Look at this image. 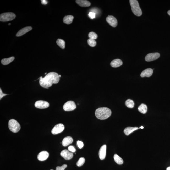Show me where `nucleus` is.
I'll list each match as a JSON object with an SVG mask.
<instances>
[{
    "mask_svg": "<svg viewBox=\"0 0 170 170\" xmlns=\"http://www.w3.org/2000/svg\"><path fill=\"white\" fill-rule=\"evenodd\" d=\"M39 83L43 88L48 89L52 86V84L58 83L60 81V77L57 73L51 72L46 75L44 78L40 77Z\"/></svg>",
    "mask_w": 170,
    "mask_h": 170,
    "instance_id": "f257e3e1",
    "label": "nucleus"
},
{
    "mask_svg": "<svg viewBox=\"0 0 170 170\" xmlns=\"http://www.w3.org/2000/svg\"><path fill=\"white\" fill-rule=\"evenodd\" d=\"M111 111L107 107H101L96 110L95 114L96 118L100 120H105L111 116Z\"/></svg>",
    "mask_w": 170,
    "mask_h": 170,
    "instance_id": "f03ea898",
    "label": "nucleus"
},
{
    "mask_svg": "<svg viewBox=\"0 0 170 170\" xmlns=\"http://www.w3.org/2000/svg\"><path fill=\"white\" fill-rule=\"evenodd\" d=\"M132 12L135 15L140 17L142 14V12L140 8L138 1L137 0L129 1Z\"/></svg>",
    "mask_w": 170,
    "mask_h": 170,
    "instance_id": "7ed1b4c3",
    "label": "nucleus"
},
{
    "mask_svg": "<svg viewBox=\"0 0 170 170\" xmlns=\"http://www.w3.org/2000/svg\"><path fill=\"white\" fill-rule=\"evenodd\" d=\"M8 126L10 130L15 133L19 131L21 129V126L19 123L14 119H11L9 121Z\"/></svg>",
    "mask_w": 170,
    "mask_h": 170,
    "instance_id": "20e7f679",
    "label": "nucleus"
},
{
    "mask_svg": "<svg viewBox=\"0 0 170 170\" xmlns=\"http://www.w3.org/2000/svg\"><path fill=\"white\" fill-rule=\"evenodd\" d=\"M15 15L12 12H7L1 14L0 15V21L6 22L12 21L15 18Z\"/></svg>",
    "mask_w": 170,
    "mask_h": 170,
    "instance_id": "39448f33",
    "label": "nucleus"
},
{
    "mask_svg": "<svg viewBox=\"0 0 170 170\" xmlns=\"http://www.w3.org/2000/svg\"><path fill=\"white\" fill-rule=\"evenodd\" d=\"M76 105L74 101H67L64 104L63 106L64 110L66 111L74 110L76 108Z\"/></svg>",
    "mask_w": 170,
    "mask_h": 170,
    "instance_id": "423d86ee",
    "label": "nucleus"
},
{
    "mask_svg": "<svg viewBox=\"0 0 170 170\" xmlns=\"http://www.w3.org/2000/svg\"><path fill=\"white\" fill-rule=\"evenodd\" d=\"M49 106L50 104L49 103L44 101H37L35 103V107L37 108L40 109L47 108Z\"/></svg>",
    "mask_w": 170,
    "mask_h": 170,
    "instance_id": "0eeeda50",
    "label": "nucleus"
},
{
    "mask_svg": "<svg viewBox=\"0 0 170 170\" xmlns=\"http://www.w3.org/2000/svg\"><path fill=\"white\" fill-rule=\"evenodd\" d=\"M65 129L64 126L63 124H59L56 125L53 128L51 133L53 135H57V134L61 133Z\"/></svg>",
    "mask_w": 170,
    "mask_h": 170,
    "instance_id": "6e6552de",
    "label": "nucleus"
},
{
    "mask_svg": "<svg viewBox=\"0 0 170 170\" xmlns=\"http://www.w3.org/2000/svg\"><path fill=\"white\" fill-rule=\"evenodd\" d=\"M160 56V54L158 53H151L146 56L145 60L147 62L152 61L158 59Z\"/></svg>",
    "mask_w": 170,
    "mask_h": 170,
    "instance_id": "1a4fd4ad",
    "label": "nucleus"
},
{
    "mask_svg": "<svg viewBox=\"0 0 170 170\" xmlns=\"http://www.w3.org/2000/svg\"><path fill=\"white\" fill-rule=\"evenodd\" d=\"M106 21L112 27H116L117 25V20L114 17L108 15L106 18Z\"/></svg>",
    "mask_w": 170,
    "mask_h": 170,
    "instance_id": "9d476101",
    "label": "nucleus"
},
{
    "mask_svg": "<svg viewBox=\"0 0 170 170\" xmlns=\"http://www.w3.org/2000/svg\"><path fill=\"white\" fill-rule=\"evenodd\" d=\"M60 155L65 160H71L74 156L72 153L70 152L69 151L66 149L62 151L61 152Z\"/></svg>",
    "mask_w": 170,
    "mask_h": 170,
    "instance_id": "9b49d317",
    "label": "nucleus"
},
{
    "mask_svg": "<svg viewBox=\"0 0 170 170\" xmlns=\"http://www.w3.org/2000/svg\"><path fill=\"white\" fill-rule=\"evenodd\" d=\"M107 146L106 145L102 146L100 149L99 151V158L101 160H103L105 158L106 155V152Z\"/></svg>",
    "mask_w": 170,
    "mask_h": 170,
    "instance_id": "f8f14e48",
    "label": "nucleus"
},
{
    "mask_svg": "<svg viewBox=\"0 0 170 170\" xmlns=\"http://www.w3.org/2000/svg\"><path fill=\"white\" fill-rule=\"evenodd\" d=\"M49 157V153L46 151H43L39 154L37 158L39 160L43 161L47 160Z\"/></svg>",
    "mask_w": 170,
    "mask_h": 170,
    "instance_id": "ddd939ff",
    "label": "nucleus"
},
{
    "mask_svg": "<svg viewBox=\"0 0 170 170\" xmlns=\"http://www.w3.org/2000/svg\"><path fill=\"white\" fill-rule=\"evenodd\" d=\"M32 29V28L31 26H27V27L23 28L18 31L16 34V36L17 37L21 36L26 33L31 31Z\"/></svg>",
    "mask_w": 170,
    "mask_h": 170,
    "instance_id": "4468645a",
    "label": "nucleus"
},
{
    "mask_svg": "<svg viewBox=\"0 0 170 170\" xmlns=\"http://www.w3.org/2000/svg\"><path fill=\"white\" fill-rule=\"evenodd\" d=\"M153 70L150 68H147L142 72L141 74V77H149L152 75Z\"/></svg>",
    "mask_w": 170,
    "mask_h": 170,
    "instance_id": "2eb2a0df",
    "label": "nucleus"
},
{
    "mask_svg": "<svg viewBox=\"0 0 170 170\" xmlns=\"http://www.w3.org/2000/svg\"><path fill=\"white\" fill-rule=\"evenodd\" d=\"M73 139L70 136H67L64 138L62 141V145L64 146H66L72 143Z\"/></svg>",
    "mask_w": 170,
    "mask_h": 170,
    "instance_id": "dca6fc26",
    "label": "nucleus"
},
{
    "mask_svg": "<svg viewBox=\"0 0 170 170\" xmlns=\"http://www.w3.org/2000/svg\"><path fill=\"white\" fill-rule=\"evenodd\" d=\"M123 64V62L120 59H116L112 61L110 63L111 65L113 68H117Z\"/></svg>",
    "mask_w": 170,
    "mask_h": 170,
    "instance_id": "f3484780",
    "label": "nucleus"
},
{
    "mask_svg": "<svg viewBox=\"0 0 170 170\" xmlns=\"http://www.w3.org/2000/svg\"><path fill=\"white\" fill-rule=\"evenodd\" d=\"M76 1L78 5L81 7H88L91 4L89 1L86 0H77Z\"/></svg>",
    "mask_w": 170,
    "mask_h": 170,
    "instance_id": "a211bd4d",
    "label": "nucleus"
},
{
    "mask_svg": "<svg viewBox=\"0 0 170 170\" xmlns=\"http://www.w3.org/2000/svg\"><path fill=\"white\" fill-rule=\"evenodd\" d=\"M138 128L136 127H127L124 129V132L126 135L128 136L134 131L138 130Z\"/></svg>",
    "mask_w": 170,
    "mask_h": 170,
    "instance_id": "6ab92c4d",
    "label": "nucleus"
},
{
    "mask_svg": "<svg viewBox=\"0 0 170 170\" xmlns=\"http://www.w3.org/2000/svg\"><path fill=\"white\" fill-rule=\"evenodd\" d=\"M74 17L71 15H67L64 17L63 19V22L67 24H70L72 23Z\"/></svg>",
    "mask_w": 170,
    "mask_h": 170,
    "instance_id": "aec40b11",
    "label": "nucleus"
},
{
    "mask_svg": "<svg viewBox=\"0 0 170 170\" xmlns=\"http://www.w3.org/2000/svg\"><path fill=\"white\" fill-rule=\"evenodd\" d=\"M138 109L140 113L145 114L147 112V107L146 104H142L138 107Z\"/></svg>",
    "mask_w": 170,
    "mask_h": 170,
    "instance_id": "412c9836",
    "label": "nucleus"
},
{
    "mask_svg": "<svg viewBox=\"0 0 170 170\" xmlns=\"http://www.w3.org/2000/svg\"><path fill=\"white\" fill-rule=\"evenodd\" d=\"M15 57H13L9 58L3 59L1 60V63L4 65H7L13 61Z\"/></svg>",
    "mask_w": 170,
    "mask_h": 170,
    "instance_id": "4be33fe9",
    "label": "nucleus"
},
{
    "mask_svg": "<svg viewBox=\"0 0 170 170\" xmlns=\"http://www.w3.org/2000/svg\"><path fill=\"white\" fill-rule=\"evenodd\" d=\"M114 159L115 161L118 164L121 165L124 163V161L123 159L120 157L117 154H115L114 156Z\"/></svg>",
    "mask_w": 170,
    "mask_h": 170,
    "instance_id": "5701e85b",
    "label": "nucleus"
},
{
    "mask_svg": "<svg viewBox=\"0 0 170 170\" xmlns=\"http://www.w3.org/2000/svg\"><path fill=\"white\" fill-rule=\"evenodd\" d=\"M125 105L128 108H133L135 103L134 101L132 100L128 99L125 102Z\"/></svg>",
    "mask_w": 170,
    "mask_h": 170,
    "instance_id": "b1692460",
    "label": "nucleus"
},
{
    "mask_svg": "<svg viewBox=\"0 0 170 170\" xmlns=\"http://www.w3.org/2000/svg\"><path fill=\"white\" fill-rule=\"evenodd\" d=\"M57 43L62 49H65V41L61 39H58L57 41Z\"/></svg>",
    "mask_w": 170,
    "mask_h": 170,
    "instance_id": "393cba45",
    "label": "nucleus"
},
{
    "mask_svg": "<svg viewBox=\"0 0 170 170\" xmlns=\"http://www.w3.org/2000/svg\"><path fill=\"white\" fill-rule=\"evenodd\" d=\"M88 36L90 39L95 40L97 38L98 35L96 33L92 32L89 34Z\"/></svg>",
    "mask_w": 170,
    "mask_h": 170,
    "instance_id": "a878e982",
    "label": "nucleus"
},
{
    "mask_svg": "<svg viewBox=\"0 0 170 170\" xmlns=\"http://www.w3.org/2000/svg\"><path fill=\"white\" fill-rule=\"evenodd\" d=\"M85 162V158L84 157H81L77 162V165L78 167H80L82 166Z\"/></svg>",
    "mask_w": 170,
    "mask_h": 170,
    "instance_id": "bb28decb",
    "label": "nucleus"
},
{
    "mask_svg": "<svg viewBox=\"0 0 170 170\" xmlns=\"http://www.w3.org/2000/svg\"><path fill=\"white\" fill-rule=\"evenodd\" d=\"M87 42H88V44L90 46L93 47H95L96 45V42L94 40L89 39Z\"/></svg>",
    "mask_w": 170,
    "mask_h": 170,
    "instance_id": "cd10ccee",
    "label": "nucleus"
},
{
    "mask_svg": "<svg viewBox=\"0 0 170 170\" xmlns=\"http://www.w3.org/2000/svg\"><path fill=\"white\" fill-rule=\"evenodd\" d=\"M67 167V165L66 164L63 165L61 167L57 166L56 168V170H64Z\"/></svg>",
    "mask_w": 170,
    "mask_h": 170,
    "instance_id": "c85d7f7f",
    "label": "nucleus"
},
{
    "mask_svg": "<svg viewBox=\"0 0 170 170\" xmlns=\"http://www.w3.org/2000/svg\"><path fill=\"white\" fill-rule=\"evenodd\" d=\"M88 15L91 19H93L96 17V13L93 12H90L89 13Z\"/></svg>",
    "mask_w": 170,
    "mask_h": 170,
    "instance_id": "c756f323",
    "label": "nucleus"
},
{
    "mask_svg": "<svg viewBox=\"0 0 170 170\" xmlns=\"http://www.w3.org/2000/svg\"><path fill=\"white\" fill-rule=\"evenodd\" d=\"M77 144L78 147L79 149H81L84 146V144L82 141H78L77 142Z\"/></svg>",
    "mask_w": 170,
    "mask_h": 170,
    "instance_id": "7c9ffc66",
    "label": "nucleus"
},
{
    "mask_svg": "<svg viewBox=\"0 0 170 170\" xmlns=\"http://www.w3.org/2000/svg\"><path fill=\"white\" fill-rule=\"evenodd\" d=\"M68 151H71L72 152H74L76 151V149H75L74 146H71L68 147Z\"/></svg>",
    "mask_w": 170,
    "mask_h": 170,
    "instance_id": "2f4dec72",
    "label": "nucleus"
},
{
    "mask_svg": "<svg viewBox=\"0 0 170 170\" xmlns=\"http://www.w3.org/2000/svg\"><path fill=\"white\" fill-rule=\"evenodd\" d=\"M7 95V94L3 93L1 89H0V99H1V100L2 99L4 96H6Z\"/></svg>",
    "mask_w": 170,
    "mask_h": 170,
    "instance_id": "473e14b6",
    "label": "nucleus"
},
{
    "mask_svg": "<svg viewBox=\"0 0 170 170\" xmlns=\"http://www.w3.org/2000/svg\"><path fill=\"white\" fill-rule=\"evenodd\" d=\"M41 3L42 4L45 5V4H47L48 2L47 1H46V0H43V1H41Z\"/></svg>",
    "mask_w": 170,
    "mask_h": 170,
    "instance_id": "72a5a7b5",
    "label": "nucleus"
},
{
    "mask_svg": "<svg viewBox=\"0 0 170 170\" xmlns=\"http://www.w3.org/2000/svg\"><path fill=\"white\" fill-rule=\"evenodd\" d=\"M168 15H169L170 16V10L168 11Z\"/></svg>",
    "mask_w": 170,
    "mask_h": 170,
    "instance_id": "f704fd0d",
    "label": "nucleus"
},
{
    "mask_svg": "<svg viewBox=\"0 0 170 170\" xmlns=\"http://www.w3.org/2000/svg\"><path fill=\"white\" fill-rule=\"evenodd\" d=\"M166 170H170V167L167 168Z\"/></svg>",
    "mask_w": 170,
    "mask_h": 170,
    "instance_id": "c9c22d12",
    "label": "nucleus"
},
{
    "mask_svg": "<svg viewBox=\"0 0 170 170\" xmlns=\"http://www.w3.org/2000/svg\"><path fill=\"white\" fill-rule=\"evenodd\" d=\"M141 129H143L144 128V127L143 126H141V127H140Z\"/></svg>",
    "mask_w": 170,
    "mask_h": 170,
    "instance_id": "e433bc0d",
    "label": "nucleus"
},
{
    "mask_svg": "<svg viewBox=\"0 0 170 170\" xmlns=\"http://www.w3.org/2000/svg\"><path fill=\"white\" fill-rule=\"evenodd\" d=\"M10 24H11L10 23H9V24L8 25H10Z\"/></svg>",
    "mask_w": 170,
    "mask_h": 170,
    "instance_id": "4c0bfd02",
    "label": "nucleus"
},
{
    "mask_svg": "<svg viewBox=\"0 0 170 170\" xmlns=\"http://www.w3.org/2000/svg\"><path fill=\"white\" fill-rule=\"evenodd\" d=\"M59 77H61V75H59Z\"/></svg>",
    "mask_w": 170,
    "mask_h": 170,
    "instance_id": "58836bf2",
    "label": "nucleus"
},
{
    "mask_svg": "<svg viewBox=\"0 0 170 170\" xmlns=\"http://www.w3.org/2000/svg\"><path fill=\"white\" fill-rule=\"evenodd\" d=\"M47 74V73H45V74Z\"/></svg>",
    "mask_w": 170,
    "mask_h": 170,
    "instance_id": "ea45409f",
    "label": "nucleus"
},
{
    "mask_svg": "<svg viewBox=\"0 0 170 170\" xmlns=\"http://www.w3.org/2000/svg\"><path fill=\"white\" fill-rule=\"evenodd\" d=\"M50 170H53V169H51Z\"/></svg>",
    "mask_w": 170,
    "mask_h": 170,
    "instance_id": "a19ab883",
    "label": "nucleus"
}]
</instances>
